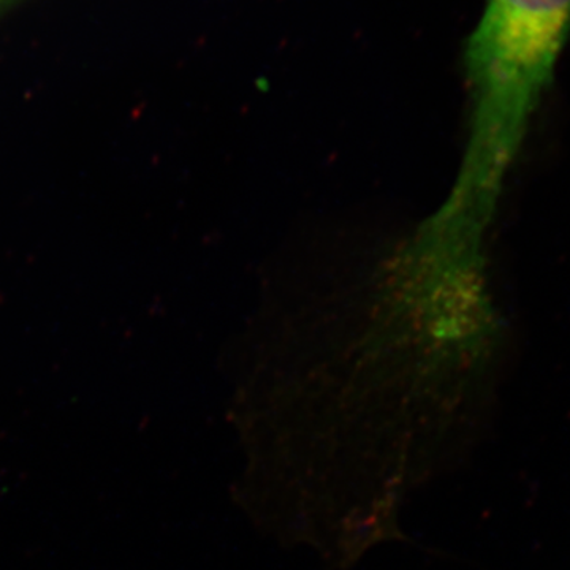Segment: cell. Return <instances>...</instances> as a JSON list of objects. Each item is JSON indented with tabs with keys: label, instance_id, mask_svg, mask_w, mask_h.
<instances>
[{
	"label": "cell",
	"instance_id": "cell-1",
	"mask_svg": "<svg viewBox=\"0 0 570 570\" xmlns=\"http://www.w3.org/2000/svg\"><path fill=\"white\" fill-rule=\"evenodd\" d=\"M570 31V0H487L466 62L483 121L509 153L553 78Z\"/></svg>",
	"mask_w": 570,
	"mask_h": 570
},
{
	"label": "cell",
	"instance_id": "cell-2",
	"mask_svg": "<svg viewBox=\"0 0 570 570\" xmlns=\"http://www.w3.org/2000/svg\"><path fill=\"white\" fill-rule=\"evenodd\" d=\"M0 2H2V0H0Z\"/></svg>",
	"mask_w": 570,
	"mask_h": 570
}]
</instances>
